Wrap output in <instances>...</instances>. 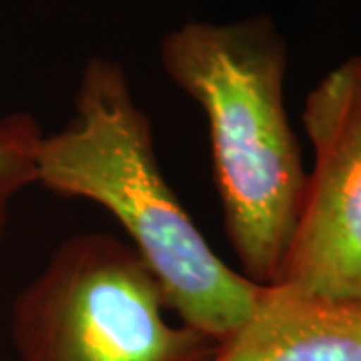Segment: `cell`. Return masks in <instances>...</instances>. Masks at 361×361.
I'll list each match as a JSON object with an SVG mask.
<instances>
[{"label": "cell", "instance_id": "obj_1", "mask_svg": "<svg viewBox=\"0 0 361 361\" xmlns=\"http://www.w3.org/2000/svg\"><path fill=\"white\" fill-rule=\"evenodd\" d=\"M37 183L106 209L153 271L179 322L221 345L257 310L263 289L211 249L169 187L153 125L121 63L94 56L82 66L75 115L44 135Z\"/></svg>", "mask_w": 361, "mask_h": 361}, {"label": "cell", "instance_id": "obj_2", "mask_svg": "<svg viewBox=\"0 0 361 361\" xmlns=\"http://www.w3.org/2000/svg\"><path fill=\"white\" fill-rule=\"evenodd\" d=\"M161 66L203 109L225 231L249 281H277L307 173L285 109L287 42L275 20H189L167 32Z\"/></svg>", "mask_w": 361, "mask_h": 361}, {"label": "cell", "instance_id": "obj_3", "mask_svg": "<svg viewBox=\"0 0 361 361\" xmlns=\"http://www.w3.org/2000/svg\"><path fill=\"white\" fill-rule=\"evenodd\" d=\"M141 255L109 233L63 241L16 297L18 361H211L217 343L167 319Z\"/></svg>", "mask_w": 361, "mask_h": 361}, {"label": "cell", "instance_id": "obj_4", "mask_svg": "<svg viewBox=\"0 0 361 361\" xmlns=\"http://www.w3.org/2000/svg\"><path fill=\"white\" fill-rule=\"evenodd\" d=\"M301 118L315 163L291 245L271 289L301 299H360L361 78L355 56L310 90Z\"/></svg>", "mask_w": 361, "mask_h": 361}, {"label": "cell", "instance_id": "obj_5", "mask_svg": "<svg viewBox=\"0 0 361 361\" xmlns=\"http://www.w3.org/2000/svg\"><path fill=\"white\" fill-rule=\"evenodd\" d=\"M211 361H361V297L322 301L265 287L251 319Z\"/></svg>", "mask_w": 361, "mask_h": 361}, {"label": "cell", "instance_id": "obj_6", "mask_svg": "<svg viewBox=\"0 0 361 361\" xmlns=\"http://www.w3.org/2000/svg\"><path fill=\"white\" fill-rule=\"evenodd\" d=\"M42 137L39 121L30 113H11L0 118V243L13 199L25 187L37 183Z\"/></svg>", "mask_w": 361, "mask_h": 361}, {"label": "cell", "instance_id": "obj_7", "mask_svg": "<svg viewBox=\"0 0 361 361\" xmlns=\"http://www.w3.org/2000/svg\"><path fill=\"white\" fill-rule=\"evenodd\" d=\"M355 63H357V71H360V78H361V54L355 56Z\"/></svg>", "mask_w": 361, "mask_h": 361}]
</instances>
